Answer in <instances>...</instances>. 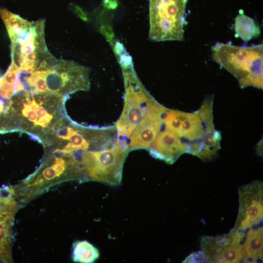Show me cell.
Returning a JSON list of instances; mask_svg holds the SVG:
<instances>
[{
  "label": "cell",
  "instance_id": "3",
  "mask_svg": "<svg viewBox=\"0 0 263 263\" xmlns=\"http://www.w3.org/2000/svg\"><path fill=\"white\" fill-rule=\"evenodd\" d=\"M211 56L237 78L242 88H263V44L239 46L219 42L212 47Z\"/></svg>",
  "mask_w": 263,
  "mask_h": 263
},
{
  "label": "cell",
  "instance_id": "19",
  "mask_svg": "<svg viewBox=\"0 0 263 263\" xmlns=\"http://www.w3.org/2000/svg\"><path fill=\"white\" fill-rule=\"evenodd\" d=\"M5 102L3 100V98L0 97V116L3 112L4 107H5Z\"/></svg>",
  "mask_w": 263,
  "mask_h": 263
},
{
  "label": "cell",
  "instance_id": "1",
  "mask_svg": "<svg viewBox=\"0 0 263 263\" xmlns=\"http://www.w3.org/2000/svg\"><path fill=\"white\" fill-rule=\"evenodd\" d=\"M67 97L24 90L14 94L0 116V133L22 131L44 144L68 117L64 110Z\"/></svg>",
  "mask_w": 263,
  "mask_h": 263
},
{
  "label": "cell",
  "instance_id": "18",
  "mask_svg": "<svg viewBox=\"0 0 263 263\" xmlns=\"http://www.w3.org/2000/svg\"><path fill=\"white\" fill-rule=\"evenodd\" d=\"M205 256L202 250L198 251L190 254L183 263H203L205 262Z\"/></svg>",
  "mask_w": 263,
  "mask_h": 263
},
{
  "label": "cell",
  "instance_id": "16",
  "mask_svg": "<svg viewBox=\"0 0 263 263\" xmlns=\"http://www.w3.org/2000/svg\"><path fill=\"white\" fill-rule=\"evenodd\" d=\"M97 249L87 241H77L73 244L72 260L82 263H92L99 257Z\"/></svg>",
  "mask_w": 263,
  "mask_h": 263
},
{
  "label": "cell",
  "instance_id": "6",
  "mask_svg": "<svg viewBox=\"0 0 263 263\" xmlns=\"http://www.w3.org/2000/svg\"><path fill=\"white\" fill-rule=\"evenodd\" d=\"M188 0H149V38L154 41H183Z\"/></svg>",
  "mask_w": 263,
  "mask_h": 263
},
{
  "label": "cell",
  "instance_id": "2",
  "mask_svg": "<svg viewBox=\"0 0 263 263\" xmlns=\"http://www.w3.org/2000/svg\"><path fill=\"white\" fill-rule=\"evenodd\" d=\"M90 69L73 61L53 56L34 72L19 74L25 90L36 94L52 93L68 97L73 93L90 87Z\"/></svg>",
  "mask_w": 263,
  "mask_h": 263
},
{
  "label": "cell",
  "instance_id": "5",
  "mask_svg": "<svg viewBox=\"0 0 263 263\" xmlns=\"http://www.w3.org/2000/svg\"><path fill=\"white\" fill-rule=\"evenodd\" d=\"M129 151V148L117 139L115 145L108 149L80 151L79 158L81 175L109 185H119Z\"/></svg>",
  "mask_w": 263,
  "mask_h": 263
},
{
  "label": "cell",
  "instance_id": "11",
  "mask_svg": "<svg viewBox=\"0 0 263 263\" xmlns=\"http://www.w3.org/2000/svg\"><path fill=\"white\" fill-rule=\"evenodd\" d=\"M163 126L148 149L154 158L172 164L182 154L188 152V143Z\"/></svg>",
  "mask_w": 263,
  "mask_h": 263
},
{
  "label": "cell",
  "instance_id": "17",
  "mask_svg": "<svg viewBox=\"0 0 263 263\" xmlns=\"http://www.w3.org/2000/svg\"><path fill=\"white\" fill-rule=\"evenodd\" d=\"M5 74L0 79V97L9 99L15 93L19 69L12 59Z\"/></svg>",
  "mask_w": 263,
  "mask_h": 263
},
{
  "label": "cell",
  "instance_id": "4",
  "mask_svg": "<svg viewBox=\"0 0 263 263\" xmlns=\"http://www.w3.org/2000/svg\"><path fill=\"white\" fill-rule=\"evenodd\" d=\"M125 94L123 110L116 124L117 139L127 143L136 126L156 101L144 88L133 69L131 59L120 61Z\"/></svg>",
  "mask_w": 263,
  "mask_h": 263
},
{
  "label": "cell",
  "instance_id": "8",
  "mask_svg": "<svg viewBox=\"0 0 263 263\" xmlns=\"http://www.w3.org/2000/svg\"><path fill=\"white\" fill-rule=\"evenodd\" d=\"M244 231L235 228L217 236H203L200 241L205 263H237L243 260Z\"/></svg>",
  "mask_w": 263,
  "mask_h": 263
},
{
  "label": "cell",
  "instance_id": "10",
  "mask_svg": "<svg viewBox=\"0 0 263 263\" xmlns=\"http://www.w3.org/2000/svg\"><path fill=\"white\" fill-rule=\"evenodd\" d=\"M168 110L157 101L150 106L128 139L129 151L149 148L162 127L163 117Z\"/></svg>",
  "mask_w": 263,
  "mask_h": 263
},
{
  "label": "cell",
  "instance_id": "7",
  "mask_svg": "<svg viewBox=\"0 0 263 263\" xmlns=\"http://www.w3.org/2000/svg\"><path fill=\"white\" fill-rule=\"evenodd\" d=\"M45 20L33 22L30 32L17 43L11 44L12 59L20 74L31 73L53 55L47 47L44 36Z\"/></svg>",
  "mask_w": 263,
  "mask_h": 263
},
{
  "label": "cell",
  "instance_id": "9",
  "mask_svg": "<svg viewBox=\"0 0 263 263\" xmlns=\"http://www.w3.org/2000/svg\"><path fill=\"white\" fill-rule=\"evenodd\" d=\"M239 208L234 228L244 231L263 217V184L254 181L238 189Z\"/></svg>",
  "mask_w": 263,
  "mask_h": 263
},
{
  "label": "cell",
  "instance_id": "14",
  "mask_svg": "<svg viewBox=\"0 0 263 263\" xmlns=\"http://www.w3.org/2000/svg\"><path fill=\"white\" fill-rule=\"evenodd\" d=\"M250 229L246 234L243 245L244 262L256 263L263 260V227Z\"/></svg>",
  "mask_w": 263,
  "mask_h": 263
},
{
  "label": "cell",
  "instance_id": "15",
  "mask_svg": "<svg viewBox=\"0 0 263 263\" xmlns=\"http://www.w3.org/2000/svg\"><path fill=\"white\" fill-rule=\"evenodd\" d=\"M234 21V30L237 38L247 42L260 35V27L253 19L244 15L242 10H240Z\"/></svg>",
  "mask_w": 263,
  "mask_h": 263
},
{
  "label": "cell",
  "instance_id": "12",
  "mask_svg": "<svg viewBox=\"0 0 263 263\" xmlns=\"http://www.w3.org/2000/svg\"><path fill=\"white\" fill-rule=\"evenodd\" d=\"M52 156L53 161L42 169L29 186H41L64 176L74 177L75 167L69 157L57 153H53Z\"/></svg>",
  "mask_w": 263,
  "mask_h": 263
},
{
  "label": "cell",
  "instance_id": "20",
  "mask_svg": "<svg viewBox=\"0 0 263 263\" xmlns=\"http://www.w3.org/2000/svg\"><path fill=\"white\" fill-rule=\"evenodd\" d=\"M1 77H0V79Z\"/></svg>",
  "mask_w": 263,
  "mask_h": 263
},
{
  "label": "cell",
  "instance_id": "13",
  "mask_svg": "<svg viewBox=\"0 0 263 263\" xmlns=\"http://www.w3.org/2000/svg\"><path fill=\"white\" fill-rule=\"evenodd\" d=\"M0 16L6 28L11 44L17 43L31 30L34 21H29L5 8H0Z\"/></svg>",
  "mask_w": 263,
  "mask_h": 263
}]
</instances>
